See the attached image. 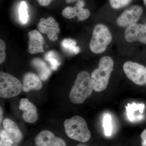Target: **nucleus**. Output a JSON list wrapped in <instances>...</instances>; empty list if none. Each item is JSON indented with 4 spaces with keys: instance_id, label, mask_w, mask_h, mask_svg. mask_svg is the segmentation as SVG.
<instances>
[{
    "instance_id": "obj_1",
    "label": "nucleus",
    "mask_w": 146,
    "mask_h": 146,
    "mask_svg": "<svg viewBox=\"0 0 146 146\" xmlns=\"http://www.w3.org/2000/svg\"><path fill=\"white\" fill-rule=\"evenodd\" d=\"M94 88L91 76L88 72L82 71L77 76L70 93V99L72 102L81 104L91 96Z\"/></svg>"
},
{
    "instance_id": "obj_2",
    "label": "nucleus",
    "mask_w": 146,
    "mask_h": 146,
    "mask_svg": "<svg viewBox=\"0 0 146 146\" xmlns=\"http://www.w3.org/2000/svg\"><path fill=\"white\" fill-rule=\"evenodd\" d=\"M114 64L113 59L110 56H104L101 58L98 68L95 69L91 75L94 91L101 92L106 89L113 70Z\"/></svg>"
},
{
    "instance_id": "obj_3",
    "label": "nucleus",
    "mask_w": 146,
    "mask_h": 146,
    "mask_svg": "<svg viewBox=\"0 0 146 146\" xmlns=\"http://www.w3.org/2000/svg\"><path fill=\"white\" fill-rule=\"evenodd\" d=\"M64 126L66 135L73 140L85 143L91 138V132L86 121L80 116H74L65 120Z\"/></svg>"
},
{
    "instance_id": "obj_4",
    "label": "nucleus",
    "mask_w": 146,
    "mask_h": 146,
    "mask_svg": "<svg viewBox=\"0 0 146 146\" xmlns=\"http://www.w3.org/2000/svg\"><path fill=\"white\" fill-rule=\"evenodd\" d=\"M112 40V35L109 29L103 24L95 27L90 41L89 47L91 51L99 54L104 52Z\"/></svg>"
},
{
    "instance_id": "obj_5",
    "label": "nucleus",
    "mask_w": 146,
    "mask_h": 146,
    "mask_svg": "<svg viewBox=\"0 0 146 146\" xmlns=\"http://www.w3.org/2000/svg\"><path fill=\"white\" fill-rule=\"evenodd\" d=\"M23 90L19 79L8 73L0 72V96L9 98L17 96Z\"/></svg>"
},
{
    "instance_id": "obj_6",
    "label": "nucleus",
    "mask_w": 146,
    "mask_h": 146,
    "mask_svg": "<svg viewBox=\"0 0 146 146\" xmlns=\"http://www.w3.org/2000/svg\"><path fill=\"white\" fill-rule=\"evenodd\" d=\"M124 73L128 78L138 85L146 84V68L136 62L128 61L123 66Z\"/></svg>"
},
{
    "instance_id": "obj_7",
    "label": "nucleus",
    "mask_w": 146,
    "mask_h": 146,
    "mask_svg": "<svg viewBox=\"0 0 146 146\" xmlns=\"http://www.w3.org/2000/svg\"><path fill=\"white\" fill-rule=\"evenodd\" d=\"M143 13V9L140 6L133 5L127 9L119 17L116 21L119 27H127L130 25L136 23L140 19Z\"/></svg>"
},
{
    "instance_id": "obj_8",
    "label": "nucleus",
    "mask_w": 146,
    "mask_h": 146,
    "mask_svg": "<svg viewBox=\"0 0 146 146\" xmlns=\"http://www.w3.org/2000/svg\"><path fill=\"white\" fill-rule=\"evenodd\" d=\"M37 27L41 33L47 34L50 41L55 42L57 40V34L60 31L59 24L52 17H49L47 19L41 18L37 25Z\"/></svg>"
},
{
    "instance_id": "obj_9",
    "label": "nucleus",
    "mask_w": 146,
    "mask_h": 146,
    "mask_svg": "<svg viewBox=\"0 0 146 146\" xmlns=\"http://www.w3.org/2000/svg\"><path fill=\"white\" fill-rule=\"evenodd\" d=\"M125 38L129 42L136 41L146 44V26L140 23H135L127 27L125 32Z\"/></svg>"
},
{
    "instance_id": "obj_10",
    "label": "nucleus",
    "mask_w": 146,
    "mask_h": 146,
    "mask_svg": "<svg viewBox=\"0 0 146 146\" xmlns=\"http://www.w3.org/2000/svg\"><path fill=\"white\" fill-rule=\"evenodd\" d=\"M85 3L83 1L77 2L74 7H68L62 11V15L67 19H71L77 17L79 21H85L90 16L89 9L84 8Z\"/></svg>"
},
{
    "instance_id": "obj_11",
    "label": "nucleus",
    "mask_w": 146,
    "mask_h": 146,
    "mask_svg": "<svg viewBox=\"0 0 146 146\" xmlns=\"http://www.w3.org/2000/svg\"><path fill=\"white\" fill-rule=\"evenodd\" d=\"M35 143L36 146H66L63 139L47 130L42 131L36 136Z\"/></svg>"
},
{
    "instance_id": "obj_12",
    "label": "nucleus",
    "mask_w": 146,
    "mask_h": 146,
    "mask_svg": "<svg viewBox=\"0 0 146 146\" xmlns=\"http://www.w3.org/2000/svg\"><path fill=\"white\" fill-rule=\"evenodd\" d=\"M28 36L29 39L28 48L29 52L31 54L44 52L43 44L44 41L40 33L34 30L29 33Z\"/></svg>"
},
{
    "instance_id": "obj_13",
    "label": "nucleus",
    "mask_w": 146,
    "mask_h": 146,
    "mask_svg": "<svg viewBox=\"0 0 146 146\" xmlns=\"http://www.w3.org/2000/svg\"><path fill=\"white\" fill-rule=\"evenodd\" d=\"M19 109L23 112V117L27 122L33 123L38 119L37 109L35 106L27 98H22Z\"/></svg>"
},
{
    "instance_id": "obj_14",
    "label": "nucleus",
    "mask_w": 146,
    "mask_h": 146,
    "mask_svg": "<svg viewBox=\"0 0 146 146\" xmlns=\"http://www.w3.org/2000/svg\"><path fill=\"white\" fill-rule=\"evenodd\" d=\"M42 84L39 77L33 73H27L23 79V90L25 92L39 91L42 89Z\"/></svg>"
},
{
    "instance_id": "obj_15",
    "label": "nucleus",
    "mask_w": 146,
    "mask_h": 146,
    "mask_svg": "<svg viewBox=\"0 0 146 146\" xmlns=\"http://www.w3.org/2000/svg\"><path fill=\"white\" fill-rule=\"evenodd\" d=\"M4 129L8 133L14 143H19L23 140L22 132L16 123L12 120L7 118L3 123Z\"/></svg>"
},
{
    "instance_id": "obj_16",
    "label": "nucleus",
    "mask_w": 146,
    "mask_h": 146,
    "mask_svg": "<svg viewBox=\"0 0 146 146\" xmlns=\"http://www.w3.org/2000/svg\"><path fill=\"white\" fill-rule=\"evenodd\" d=\"M145 107V105L143 104H137L134 103L131 104H128L127 106H126L128 119L131 122L138 121L143 119V116L138 115L137 112H141L143 114Z\"/></svg>"
},
{
    "instance_id": "obj_17",
    "label": "nucleus",
    "mask_w": 146,
    "mask_h": 146,
    "mask_svg": "<svg viewBox=\"0 0 146 146\" xmlns=\"http://www.w3.org/2000/svg\"><path fill=\"white\" fill-rule=\"evenodd\" d=\"M32 64L36 69L39 78L42 81H46L51 74V71L46 63L42 59L35 58L32 60Z\"/></svg>"
},
{
    "instance_id": "obj_18",
    "label": "nucleus",
    "mask_w": 146,
    "mask_h": 146,
    "mask_svg": "<svg viewBox=\"0 0 146 146\" xmlns=\"http://www.w3.org/2000/svg\"><path fill=\"white\" fill-rule=\"evenodd\" d=\"M76 45V41L70 38L63 39L61 43L63 50L70 54H77L80 52V48Z\"/></svg>"
},
{
    "instance_id": "obj_19",
    "label": "nucleus",
    "mask_w": 146,
    "mask_h": 146,
    "mask_svg": "<svg viewBox=\"0 0 146 146\" xmlns=\"http://www.w3.org/2000/svg\"><path fill=\"white\" fill-rule=\"evenodd\" d=\"M44 58L45 60L49 63L51 69L52 70H56L60 65V59L57 53L54 51H50L46 53Z\"/></svg>"
},
{
    "instance_id": "obj_20",
    "label": "nucleus",
    "mask_w": 146,
    "mask_h": 146,
    "mask_svg": "<svg viewBox=\"0 0 146 146\" xmlns=\"http://www.w3.org/2000/svg\"><path fill=\"white\" fill-rule=\"evenodd\" d=\"M19 18L21 23L26 24L29 21V15L28 13L27 5L25 1L22 2L19 8Z\"/></svg>"
},
{
    "instance_id": "obj_21",
    "label": "nucleus",
    "mask_w": 146,
    "mask_h": 146,
    "mask_svg": "<svg viewBox=\"0 0 146 146\" xmlns=\"http://www.w3.org/2000/svg\"><path fill=\"white\" fill-rule=\"evenodd\" d=\"M103 126L104 128L106 135L108 136H111L112 132V118L110 115H106L104 116Z\"/></svg>"
},
{
    "instance_id": "obj_22",
    "label": "nucleus",
    "mask_w": 146,
    "mask_h": 146,
    "mask_svg": "<svg viewBox=\"0 0 146 146\" xmlns=\"http://www.w3.org/2000/svg\"><path fill=\"white\" fill-rule=\"evenodd\" d=\"M0 146H12L13 143L11 138L4 129L1 131Z\"/></svg>"
},
{
    "instance_id": "obj_23",
    "label": "nucleus",
    "mask_w": 146,
    "mask_h": 146,
    "mask_svg": "<svg viewBox=\"0 0 146 146\" xmlns=\"http://www.w3.org/2000/svg\"><path fill=\"white\" fill-rule=\"evenodd\" d=\"M132 0H109L110 3L112 8L120 9L128 5Z\"/></svg>"
},
{
    "instance_id": "obj_24",
    "label": "nucleus",
    "mask_w": 146,
    "mask_h": 146,
    "mask_svg": "<svg viewBox=\"0 0 146 146\" xmlns=\"http://www.w3.org/2000/svg\"><path fill=\"white\" fill-rule=\"evenodd\" d=\"M6 45L5 42L3 40H0V64L3 63L5 58Z\"/></svg>"
},
{
    "instance_id": "obj_25",
    "label": "nucleus",
    "mask_w": 146,
    "mask_h": 146,
    "mask_svg": "<svg viewBox=\"0 0 146 146\" xmlns=\"http://www.w3.org/2000/svg\"><path fill=\"white\" fill-rule=\"evenodd\" d=\"M141 145L146 146V128L141 133Z\"/></svg>"
},
{
    "instance_id": "obj_26",
    "label": "nucleus",
    "mask_w": 146,
    "mask_h": 146,
    "mask_svg": "<svg viewBox=\"0 0 146 146\" xmlns=\"http://www.w3.org/2000/svg\"><path fill=\"white\" fill-rule=\"evenodd\" d=\"M40 5L42 6H47L50 4L52 0H36Z\"/></svg>"
},
{
    "instance_id": "obj_27",
    "label": "nucleus",
    "mask_w": 146,
    "mask_h": 146,
    "mask_svg": "<svg viewBox=\"0 0 146 146\" xmlns=\"http://www.w3.org/2000/svg\"><path fill=\"white\" fill-rule=\"evenodd\" d=\"M83 0H65L66 2L67 3H70L74 2L75 1H83Z\"/></svg>"
},
{
    "instance_id": "obj_28",
    "label": "nucleus",
    "mask_w": 146,
    "mask_h": 146,
    "mask_svg": "<svg viewBox=\"0 0 146 146\" xmlns=\"http://www.w3.org/2000/svg\"><path fill=\"white\" fill-rule=\"evenodd\" d=\"M1 119H0V122L1 123L2 121V115H3V112L2 110L1 107Z\"/></svg>"
},
{
    "instance_id": "obj_29",
    "label": "nucleus",
    "mask_w": 146,
    "mask_h": 146,
    "mask_svg": "<svg viewBox=\"0 0 146 146\" xmlns=\"http://www.w3.org/2000/svg\"><path fill=\"white\" fill-rule=\"evenodd\" d=\"M77 146H86V145H84V144H80V145H78Z\"/></svg>"
},
{
    "instance_id": "obj_30",
    "label": "nucleus",
    "mask_w": 146,
    "mask_h": 146,
    "mask_svg": "<svg viewBox=\"0 0 146 146\" xmlns=\"http://www.w3.org/2000/svg\"><path fill=\"white\" fill-rule=\"evenodd\" d=\"M143 1L144 4L146 6V0H143Z\"/></svg>"
},
{
    "instance_id": "obj_31",
    "label": "nucleus",
    "mask_w": 146,
    "mask_h": 146,
    "mask_svg": "<svg viewBox=\"0 0 146 146\" xmlns=\"http://www.w3.org/2000/svg\"><path fill=\"white\" fill-rule=\"evenodd\" d=\"M16 146V145H13V146Z\"/></svg>"
},
{
    "instance_id": "obj_32",
    "label": "nucleus",
    "mask_w": 146,
    "mask_h": 146,
    "mask_svg": "<svg viewBox=\"0 0 146 146\" xmlns=\"http://www.w3.org/2000/svg\"><path fill=\"white\" fill-rule=\"evenodd\" d=\"M145 26H146V23H145Z\"/></svg>"
}]
</instances>
